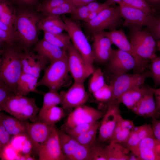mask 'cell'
Returning <instances> with one entry per match:
<instances>
[{
    "label": "cell",
    "mask_w": 160,
    "mask_h": 160,
    "mask_svg": "<svg viewBox=\"0 0 160 160\" xmlns=\"http://www.w3.org/2000/svg\"><path fill=\"white\" fill-rule=\"evenodd\" d=\"M95 99L100 102L109 103L112 100L113 97V90L111 84H105L97 91L92 93Z\"/></svg>",
    "instance_id": "cell-38"
},
{
    "label": "cell",
    "mask_w": 160,
    "mask_h": 160,
    "mask_svg": "<svg viewBox=\"0 0 160 160\" xmlns=\"http://www.w3.org/2000/svg\"><path fill=\"white\" fill-rule=\"evenodd\" d=\"M121 2V0H106V1L105 2L108 5L117 3L119 4H120Z\"/></svg>",
    "instance_id": "cell-56"
},
{
    "label": "cell",
    "mask_w": 160,
    "mask_h": 160,
    "mask_svg": "<svg viewBox=\"0 0 160 160\" xmlns=\"http://www.w3.org/2000/svg\"><path fill=\"white\" fill-rule=\"evenodd\" d=\"M63 107L53 106L43 113L38 114V121L54 126L65 116Z\"/></svg>",
    "instance_id": "cell-32"
},
{
    "label": "cell",
    "mask_w": 160,
    "mask_h": 160,
    "mask_svg": "<svg viewBox=\"0 0 160 160\" xmlns=\"http://www.w3.org/2000/svg\"><path fill=\"white\" fill-rule=\"evenodd\" d=\"M67 52L70 72L74 81L84 82L95 70L88 67L78 51L71 43Z\"/></svg>",
    "instance_id": "cell-12"
},
{
    "label": "cell",
    "mask_w": 160,
    "mask_h": 160,
    "mask_svg": "<svg viewBox=\"0 0 160 160\" xmlns=\"http://www.w3.org/2000/svg\"><path fill=\"white\" fill-rule=\"evenodd\" d=\"M154 88L147 86L143 96L131 109L137 115L144 118H159V112L154 98Z\"/></svg>",
    "instance_id": "cell-18"
},
{
    "label": "cell",
    "mask_w": 160,
    "mask_h": 160,
    "mask_svg": "<svg viewBox=\"0 0 160 160\" xmlns=\"http://www.w3.org/2000/svg\"><path fill=\"white\" fill-rule=\"evenodd\" d=\"M98 122L79 124L72 127L61 128V129L71 137L80 135L91 129Z\"/></svg>",
    "instance_id": "cell-39"
},
{
    "label": "cell",
    "mask_w": 160,
    "mask_h": 160,
    "mask_svg": "<svg viewBox=\"0 0 160 160\" xmlns=\"http://www.w3.org/2000/svg\"><path fill=\"white\" fill-rule=\"evenodd\" d=\"M43 39L52 44L66 50L71 43L68 34L62 33H53L44 32Z\"/></svg>",
    "instance_id": "cell-33"
},
{
    "label": "cell",
    "mask_w": 160,
    "mask_h": 160,
    "mask_svg": "<svg viewBox=\"0 0 160 160\" xmlns=\"http://www.w3.org/2000/svg\"><path fill=\"white\" fill-rule=\"evenodd\" d=\"M105 150L108 160H129L130 151L120 143H110Z\"/></svg>",
    "instance_id": "cell-31"
},
{
    "label": "cell",
    "mask_w": 160,
    "mask_h": 160,
    "mask_svg": "<svg viewBox=\"0 0 160 160\" xmlns=\"http://www.w3.org/2000/svg\"><path fill=\"white\" fill-rule=\"evenodd\" d=\"M157 47L160 52V39L157 42Z\"/></svg>",
    "instance_id": "cell-59"
},
{
    "label": "cell",
    "mask_w": 160,
    "mask_h": 160,
    "mask_svg": "<svg viewBox=\"0 0 160 160\" xmlns=\"http://www.w3.org/2000/svg\"><path fill=\"white\" fill-rule=\"evenodd\" d=\"M104 34L116 45L118 49L127 52L132 55L135 59V55L130 42L122 30L116 29L109 32L102 31Z\"/></svg>",
    "instance_id": "cell-27"
},
{
    "label": "cell",
    "mask_w": 160,
    "mask_h": 160,
    "mask_svg": "<svg viewBox=\"0 0 160 160\" xmlns=\"http://www.w3.org/2000/svg\"><path fill=\"white\" fill-rule=\"evenodd\" d=\"M40 109L35 99L15 95L8 100L0 111H5L20 120L34 122L38 121Z\"/></svg>",
    "instance_id": "cell-4"
},
{
    "label": "cell",
    "mask_w": 160,
    "mask_h": 160,
    "mask_svg": "<svg viewBox=\"0 0 160 160\" xmlns=\"http://www.w3.org/2000/svg\"><path fill=\"white\" fill-rule=\"evenodd\" d=\"M120 103L117 100L108 103L106 111L100 123L99 127V140L103 143L109 140L112 136L119 116Z\"/></svg>",
    "instance_id": "cell-13"
},
{
    "label": "cell",
    "mask_w": 160,
    "mask_h": 160,
    "mask_svg": "<svg viewBox=\"0 0 160 160\" xmlns=\"http://www.w3.org/2000/svg\"><path fill=\"white\" fill-rule=\"evenodd\" d=\"M148 77H150L149 70L141 73L131 74L126 73L114 76L110 84L113 90V97L111 101L118 100L126 91L144 84L145 80Z\"/></svg>",
    "instance_id": "cell-8"
},
{
    "label": "cell",
    "mask_w": 160,
    "mask_h": 160,
    "mask_svg": "<svg viewBox=\"0 0 160 160\" xmlns=\"http://www.w3.org/2000/svg\"><path fill=\"white\" fill-rule=\"evenodd\" d=\"M96 0H83L82 6L86 5L91 2L94 1Z\"/></svg>",
    "instance_id": "cell-57"
},
{
    "label": "cell",
    "mask_w": 160,
    "mask_h": 160,
    "mask_svg": "<svg viewBox=\"0 0 160 160\" xmlns=\"http://www.w3.org/2000/svg\"><path fill=\"white\" fill-rule=\"evenodd\" d=\"M135 127L132 121L124 119L120 115L112 135L109 140L110 143L124 144Z\"/></svg>",
    "instance_id": "cell-23"
},
{
    "label": "cell",
    "mask_w": 160,
    "mask_h": 160,
    "mask_svg": "<svg viewBox=\"0 0 160 160\" xmlns=\"http://www.w3.org/2000/svg\"><path fill=\"white\" fill-rule=\"evenodd\" d=\"M105 112L85 104L75 108L68 115L61 128L72 127L82 124L97 121Z\"/></svg>",
    "instance_id": "cell-11"
},
{
    "label": "cell",
    "mask_w": 160,
    "mask_h": 160,
    "mask_svg": "<svg viewBox=\"0 0 160 160\" xmlns=\"http://www.w3.org/2000/svg\"><path fill=\"white\" fill-rule=\"evenodd\" d=\"M62 19L66 25L65 31L70 36L74 46L87 65L94 69L93 63L95 58L94 51L80 26L74 20L65 16H63Z\"/></svg>",
    "instance_id": "cell-5"
},
{
    "label": "cell",
    "mask_w": 160,
    "mask_h": 160,
    "mask_svg": "<svg viewBox=\"0 0 160 160\" xmlns=\"http://www.w3.org/2000/svg\"><path fill=\"white\" fill-rule=\"evenodd\" d=\"M76 8L71 3L67 2L42 14L44 16H46L52 15H60L63 14H71Z\"/></svg>",
    "instance_id": "cell-40"
},
{
    "label": "cell",
    "mask_w": 160,
    "mask_h": 160,
    "mask_svg": "<svg viewBox=\"0 0 160 160\" xmlns=\"http://www.w3.org/2000/svg\"><path fill=\"white\" fill-rule=\"evenodd\" d=\"M153 135L152 126L150 124H145L136 127L124 144L131 151L144 139Z\"/></svg>",
    "instance_id": "cell-26"
},
{
    "label": "cell",
    "mask_w": 160,
    "mask_h": 160,
    "mask_svg": "<svg viewBox=\"0 0 160 160\" xmlns=\"http://www.w3.org/2000/svg\"><path fill=\"white\" fill-rule=\"evenodd\" d=\"M93 49L95 59L105 63L108 62L113 49L110 40L103 33V31L93 33Z\"/></svg>",
    "instance_id": "cell-21"
},
{
    "label": "cell",
    "mask_w": 160,
    "mask_h": 160,
    "mask_svg": "<svg viewBox=\"0 0 160 160\" xmlns=\"http://www.w3.org/2000/svg\"><path fill=\"white\" fill-rule=\"evenodd\" d=\"M89 149L90 160H108L105 147L96 142Z\"/></svg>",
    "instance_id": "cell-42"
},
{
    "label": "cell",
    "mask_w": 160,
    "mask_h": 160,
    "mask_svg": "<svg viewBox=\"0 0 160 160\" xmlns=\"http://www.w3.org/2000/svg\"><path fill=\"white\" fill-rule=\"evenodd\" d=\"M62 98L57 91L49 90L44 95L42 106L38 114H41L51 108L61 104Z\"/></svg>",
    "instance_id": "cell-34"
},
{
    "label": "cell",
    "mask_w": 160,
    "mask_h": 160,
    "mask_svg": "<svg viewBox=\"0 0 160 160\" xmlns=\"http://www.w3.org/2000/svg\"><path fill=\"white\" fill-rule=\"evenodd\" d=\"M92 75L89 82V91L92 93L106 83L103 73L100 68L95 69Z\"/></svg>",
    "instance_id": "cell-36"
},
{
    "label": "cell",
    "mask_w": 160,
    "mask_h": 160,
    "mask_svg": "<svg viewBox=\"0 0 160 160\" xmlns=\"http://www.w3.org/2000/svg\"><path fill=\"white\" fill-rule=\"evenodd\" d=\"M108 62V69L114 76L135 70L137 67L134 57L129 53L119 49H113Z\"/></svg>",
    "instance_id": "cell-14"
},
{
    "label": "cell",
    "mask_w": 160,
    "mask_h": 160,
    "mask_svg": "<svg viewBox=\"0 0 160 160\" xmlns=\"http://www.w3.org/2000/svg\"><path fill=\"white\" fill-rule=\"evenodd\" d=\"M0 29L14 34V30L13 28L1 21H0Z\"/></svg>",
    "instance_id": "cell-53"
},
{
    "label": "cell",
    "mask_w": 160,
    "mask_h": 160,
    "mask_svg": "<svg viewBox=\"0 0 160 160\" xmlns=\"http://www.w3.org/2000/svg\"><path fill=\"white\" fill-rule=\"evenodd\" d=\"M9 0H0V21L13 28L17 8Z\"/></svg>",
    "instance_id": "cell-30"
},
{
    "label": "cell",
    "mask_w": 160,
    "mask_h": 160,
    "mask_svg": "<svg viewBox=\"0 0 160 160\" xmlns=\"http://www.w3.org/2000/svg\"><path fill=\"white\" fill-rule=\"evenodd\" d=\"M119 5L121 16L124 20L123 24L130 31L141 29L144 26L148 27L155 17L154 15L122 3Z\"/></svg>",
    "instance_id": "cell-9"
},
{
    "label": "cell",
    "mask_w": 160,
    "mask_h": 160,
    "mask_svg": "<svg viewBox=\"0 0 160 160\" xmlns=\"http://www.w3.org/2000/svg\"><path fill=\"white\" fill-rule=\"evenodd\" d=\"M151 126L154 135L160 143V119L156 118H151Z\"/></svg>",
    "instance_id": "cell-50"
},
{
    "label": "cell",
    "mask_w": 160,
    "mask_h": 160,
    "mask_svg": "<svg viewBox=\"0 0 160 160\" xmlns=\"http://www.w3.org/2000/svg\"><path fill=\"white\" fill-rule=\"evenodd\" d=\"M44 16L34 8L18 7L13 28L16 45L30 50L39 41L38 24Z\"/></svg>",
    "instance_id": "cell-1"
},
{
    "label": "cell",
    "mask_w": 160,
    "mask_h": 160,
    "mask_svg": "<svg viewBox=\"0 0 160 160\" xmlns=\"http://www.w3.org/2000/svg\"><path fill=\"white\" fill-rule=\"evenodd\" d=\"M86 5L90 12L99 10L103 9L109 6L106 3L101 4L95 1L90 3Z\"/></svg>",
    "instance_id": "cell-51"
},
{
    "label": "cell",
    "mask_w": 160,
    "mask_h": 160,
    "mask_svg": "<svg viewBox=\"0 0 160 160\" xmlns=\"http://www.w3.org/2000/svg\"><path fill=\"white\" fill-rule=\"evenodd\" d=\"M36 159L33 156H31V154L28 155L26 160H34Z\"/></svg>",
    "instance_id": "cell-58"
},
{
    "label": "cell",
    "mask_w": 160,
    "mask_h": 160,
    "mask_svg": "<svg viewBox=\"0 0 160 160\" xmlns=\"http://www.w3.org/2000/svg\"><path fill=\"white\" fill-rule=\"evenodd\" d=\"M128 37L135 55L137 63L135 73H142L149 61L157 56V42L147 30L130 31Z\"/></svg>",
    "instance_id": "cell-3"
},
{
    "label": "cell",
    "mask_w": 160,
    "mask_h": 160,
    "mask_svg": "<svg viewBox=\"0 0 160 160\" xmlns=\"http://www.w3.org/2000/svg\"><path fill=\"white\" fill-rule=\"evenodd\" d=\"M89 13L86 5L76 7L71 14V18L73 20H81L84 21Z\"/></svg>",
    "instance_id": "cell-45"
},
{
    "label": "cell",
    "mask_w": 160,
    "mask_h": 160,
    "mask_svg": "<svg viewBox=\"0 0 160 160\" xmlns=\"http://www.w3.org/2000/svg\"><path fill=\"white\" fill-rule=\"evenodd\" d=\"M121 3L154 15V10L144 0H121ZM120 3V4H121Z\"/></svg>",
    "instance_id": "cell-41"
},
{
    "label": "cell",
    "mask_w": 160,
    "mask_h": 160,
    "mask_svg": "<svg viewBox=\"0 0 160 160\" xmlns=\"http://www.w3.org/2000/svg\"><path fill=\"white\" fill-rule=\"evenodd\" d=\"M0 46L16 45V41L14 34L0 29Z\"/></svg>",
    "instance_id": "cell-46"
},
{
    "label": "cell",
    "mask_w": 160,
    "mask_h": 160,
    "mask_svg": "<svg viewBox=\"0 0 160 160\" xmlns=\"http://www.w3.org/2000/svg\"><path fill=\"white\" fill-rule=\"evenodd\" d=\"M76 7H77L82 6L83 0H67Z\"/></svg>",
    "instance_id": "cell-55"
},
{
    "label": "cell",
    "mask_w": 160,
    "mask_h": 160,
    "mask_svg": "<svg viewBox=\"0 0 160 160\" xmlns=\"http://www.w3.org/2000/svg\"><path fill=\"white\" fill-rule=\"evenodd\" d=\"M0 123L11 135H28L24 121L1 112Z\"/></svg>",
    "instance_id": "cell-24"
},
{
    "label": "cell",
    "mask_w": 160,
    "mask_h": 160,
    "mask_svg": "<svg viewBox=\"0 0 160 160\" xmlns=\"http://www.w3.org/2000/svg\"><path fill=\"white\" fill-rule=\"evenodd\" d=\"M14 5L18 7L35 8L39 4L40 0H9Z\"/></svg>",
    "instance_id": "cell-47"
},
{
    "label": "cell",
    "mask_w": 160,
    "mask_h": 160,
    "mask_svg": "<svg viewBox=\"0 0 160 160\" xmlns=\"http://www.w3.org/2000/svg\"><path fill=\"white\" fill-rule=\"evenodd\" d=\"M148 30L153 36L160 39V17H155L150 25L147 27Z\"/></svg>",
    "instance_id": "cell-49"
},
{
    "label": "cell",
    "mask_w": 160,
    "mask_h": 160,
    "mask_svg": "<svg viewBox=\"0 0 160 160\" xmlns=\"http://www.w3.org/2000/svg\"><path fill=\"white\" fill-rule=\"evenodd\" d=\"M37 154L39 160H65L62 151L57 128L55 125Z\"/></svg>",
    "instance_id": "cell-16"
},
{
    "label": "cell",
    "mask_w": 160,
    "mask_h": 160,
    "mask_svg": "<svg viewBox=\"0 0 160 160\" xmlns=\"http://www.w3.org/2000/svg\"><path fill=\"white\" fill-rule=\"evenodd\" d=\"M68 2L67 0H44L39 3L35 10L38 12L43 14L64 3Z\"/></svg>",
    "instance_id": "cell-43"
},
{
    "label": "cell",
    "mask_w": 160,
    "mask_h": 160,
    "mask_svg": "<svg viewBox=\"0 0 160 160\" xmlns=\"http://www.w3.org/2000/svg\"><path fill=\"white\" fill-rule=\"evenodd\" d=\"M38 79L32 75L23 73L17 82L15 94L26 96L31 92H37Z\"/></svg>",
    "instance_id": "cell-28"
},
{
    "label": "cell",
    "mask_w": 160,
    "mask_h": 160,
    "mask_svg": "<svg viewBox=\"0 0 160 160\" xmlns=\"http://www.w3.org/2000/svg\"><path fill=\"white\" fill-rule=\"evenodd\" d=\"M142 85L132 88L123 93L118 100L127 108L131 110L143 96L147 86Z\"/></svg>",
    "instance_id": "cell-29"
},
{
    "label": "cell",
    "mask_w": 160,
    "mask_h": 160,
    "mask_svg": "<svg viewBox=\"0 0 160 160\" xmlns=\"http://www.w3.org/2000/svg\"><path fill=\"white\" fill-rule=\"evenodd\" d=\"M24 121L28 134L32 144L33 151L37 154L40 148L47 140L55 125H49L39 121L31 123Z\"/></svg>",
    "instance_id": "cell-17"
},
{
    "label": "cell",
    "mask_w": 160,
    "mask_h": 160,
    "mask_svg": "<svg viewBox=\"0 0 160 160\" xmlns=\"http://www.w3.org/2000/svg\"><path fill=\"white\" fill-rule=\"evenodd\" d=\"M11 136L3 125L0 123V151L10 144Z\"/></svg>",
    "instance_id": "cell-48"
},
{
    "label": "cell",
    "mask_w": 160,
    "mask_h": 160,
    "mask_svg": "<svg viewBox=\"0 0 160 160\" xmlns=\"http://www.w3.org/2000/svg\"><path fill=\"white\" fill-rule=\"evenodd\" d=\"M57 131L65 160H90L89 148L82 145L61 129H57Z\"/></svg>",
    "instance_id": "cell-10"
},
{
    "label": "cell",
    "mask_w": 160,
    "mask_h": 160,
    "mask_svg": "<svg viewBox=\"0 0 160 160\" xmlns=\"http://www.w3.org/2000/svg\"><path fill=\"white\" fill-rule=\"evenodd\" d=\"M149 68L150 77L153 79L154 88L160 86V57L156 56L151 60Z\"/></svg>",
    "instance_id": "cell-37"
},
{
    "label": "cell",
    "mask_w": 160,
    "mask_h": 160,
    "mask_svg": "<svg viewBox=\"0 0 160 160\" xmlns=\"http://www.w3.org/2000/svg\"><path fill=\"white\" fill-rule=\"evenodd\" d=\"M33 52L24 51L22 57L23 73L39 78L41 71L46 67L50 60L40 54H35Z\"/></svg>",
    "instance_id": "cell-20"
},
{
    "label": "cell",
    "mask_w": 160,
    "mask_h": 160,
    "mask_svg": "<svg viewBox=\"0 0 160 160\" xmlns=\"http://www.w3.org/2000/svg\"><path fill=\"white\" fill-rule=\"evenodd\" d=\"M44 74L38 82L37 87L45 86L49 90L57 91L65 83L70 72L68 56L61 59L50 61L44 70Z\"/></svg>",
    "instance_id": "cell-6"
},
{
    "label": "cell",
    "mask_w": 160,
    "mask_h": 160,
    "mask_svg": "<svg viewBox=\"0 0 160 160\" xmlns=\"http://www.w3.org/2000/svg\"><path fill=\"white\" fill-rule=\"evenodd\" d=\"M15 94L1 80H0V110L12 96Z\"/></svg>",
    "instance_id": "cell-44"
},
{
    "label": "cell",
    "mask_w": 160,
    "mask_h": 160,
    "mask_svg": "<svg viewBox=\"0 0 160 160\" xmlns=\"http://www.w3.org/2000/svg\"><path fill=\"white\" fill-rule=\"evenodd\" d=\"M122 16L119 5L108 6L93 19L85 23L87 29L92 33L109 29L116 30L121 25Z\"/></svg>",
    "instance_id": "cell-7"
},
{
    "label": "cell",
    "mask_w": 160,
    "mask_h": 160,
    "mask_svg": "<svg viewBox=\"0 0 160 160\" xmlns=\"http://www.w3.org/2000/svg\"><path fill=\"white\" fill-rule=\"evenodd\" d=\"M0 46V80L15 94L23 73L22 57L24 50L16 45Z\"/></svg>",
    "instance_id": "cell-2"
},
{
    "label": "cell",
    "mask_w": 160,
    "mask_h": 160,
    "mask_svg": "<svg viewBox=\"0 0 160 160\" xmlns=\"http://www.w3.org/2000/svg\"><path fill=\"white\" fill-rule=\"evenodd\" d=\"M152 8L160 7V0H144Z\"/></svg>",
    "instance_id": "cell-54"
},
{
    "label": "cell",
    "mask_w": 160,
    "mask_h": 160,
    "mask_svg": "<svg viewBox=\"0 0 160 160\" xmlns=\"http://www.w3.org/2000/svg\"><path fill=\"white\" fill-rule=\"evenodd\" d=\"M131 151L139 160H160V143L154 135L144 139Z\"/></svg>",
    "instance_id": "cell-19"
},
{
    "label": "cell",
    "mask_w": 160,
    "mask_h": 160,
    "mask_svg": "<svg viewBox=\"0 0 160 160\" xmlns=\"http://www.w3.org/2000/svg\"><path fill=\"white\" fill-rule=\"evenodd\" d=\"M33 51L49 59L50 61L68 56L67 50L54 45L43 39L34 45Z\"/></svg>",
    "instance_id": "cell-22"
},
{
    "label": "cell",
    "mask_w": 160,
    "mask_h": 160,
    "mask_svg": "<svg viewBox=\"0 0 160 160\" xmlns=\"http://www.w3.org/2000/svg\"><path fill=\"white\" fill-rule=\"evenodd\" d=\"M60 94L62 98L61 105L64 110L84 105L88 98L83 82L74 81L67 91H62Z\"/></svg>",
    "instance_id": "cell-15"
},
{
    "label": "cell",
    "mask_w": 160,
    "mask_h": 160,
    "mask_svg": "<svg viewBox=\"0 0 160 160\" xmlns=\"http://www.w3.org/2000/svg\"><path fill=\"white\" fill-rule=\"evenodd\" d=\"M100 123H98L88 131L77 136L72 137L82 145L89 148L96 142V135Z\"/></svg>",
    "instance_id": "cell-35"
},
{
    "label": "cell",
    "mask_w": 160,
    "mask_h": 160,
    "mask_svg": "<svg viewBox=\"0 0 160 160\" xmlns=\"http://www.w3.org/2000/svg\"><path fill=\"white\" fill-rule=\"evenodd\" d=\"M154 96L157 108L158 111L160 112V87L154 88Z\"/></svg>",
    "instance_id": "cell-52"
},
{
    "label": "cell",
    "mask_w": 160,
    "mask_h": 160,
    "mask_svg": "<svg viewBox=\"0 0 160 160\" xmlns=\"http://www.w3.org/2000/svg\"><path fill=\"white\" fill-rule=\"evenodd\" d=\"M38 27L44 32L59 33L65 31L66 25L60 15H52L44 16L39 23Z\"/></svg>",
    "instance_id": "cell-25"
}]
</instances>
